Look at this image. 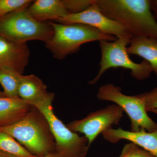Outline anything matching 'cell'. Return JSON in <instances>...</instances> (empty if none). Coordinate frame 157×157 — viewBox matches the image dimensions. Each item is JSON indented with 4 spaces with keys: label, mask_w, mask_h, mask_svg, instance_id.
<instances>
[{
    "label": "cell",
    "mask_w": 157,
    "mask_h": 157,
    "mask_svg": "<svg viewBox=\"0 0 157 157\" xmlns=\"http://www.w3.org/2000/svg\"><path fill=\"white\" fill-rule=\"evenodd\" d=\"M22 74L15 70L0 67V83L4 89L3 96L17 97L18 88Z\"/></svg>",
    "instance_id": "2e32d148"
},
{
    "label": "cell",
    "mask_w": 157,
    "mask_h": 157,
    "mask_svg": "<svg viewBox=\"0 0 157 157\" xmlns=\"http://www.w3.org/2000/svg\"><path fill=\"white\" fill-rule=\"evenodd\" d=\"M101 12L123 25L133 36L157 40V21L150 0H95Z\"/></svg>",
    "instance_id": "6da1fadb"
},
{
    "label": "cell",
    "mask_w": 157,
    "mask_h": 157,
    "mask_svg": "<svg viewBox=\"0 0 157 157\" xmlns=\"http://www.w3.org/2000/svg\"><path fill=\"white\" fill-rule=\"evenodd\" d=\"M29 50L26 43L11 42L0 36V67L22 74L29 62Z\"/></svg>",
    "instance_id": "30bf717a"
},
{
    "label": "cell",
    "mask_w": 157,
    "mask_h": 157,
    "mask_svg": "<svg viewBox=\"0 0 157 157\" xmlns=\"http://www.w3.org/2000/svg\"><path fill=\"white\" fill-rule=\"evenodd\" d=\"M145 105L147 111L157 109V86L148 92L139 94Z\"/></svg>",
    "instance_id": "44dd1931"
},
{
    "label": "cell",
    "mask_w": 157,
    "mask_h": 157,
    "mask_svg": "<svg viewBox=\"0 0 157 157\" xmlns=\"http://www.w3.org/2000/svg\"><path fill=\"white\" fill-rule=\"evenodd\" d=\"M0 151L17 157H38L32 154L14 138L0 131Z\"/></svg>",
    "instance_id": "e0dca14e"
},
{
    "label": "cell",
    "mask_w": 157,
    "mask_h": 157,
    "mask_svg": "<svg viewBox=\"0 0 157 157\" xmlns=\"http://www.w3.org/2000/svg\"><path fill=\"white\" fill-rule=\"evenodd\" d=\"M54 95L34 105L48 121L56 141V152L62 157H86L90 146L85 136L72 132L54 113Z\"/></svg>",
    "instance_id": "8992f818"
},
{
    "label": "cell",
    "mask_w": 157,
    "mask_h": 157,
    "mask_svg": "<svg viewBox=\"0 0 157 157\" xmlns=\"http://www.w3.org/2000/svg\"><path fill=\"white\" fill-rule=\"evenodd\" d=\"M151 9L157 21V0H150Z\"/></svg>",
    "instance_id": "7402d4cb"
},
{
    "label": "cell",
    "mask_w": 157,
    "mask_h": 157,
    "mask_svg": "<svg viewBox=\"0 0 157 157\" xmlns=\"http://www.w3.org/2000/svg\"><path fill=\"white\" fill-rule=\"evenodd\" d=\"M94 0H65L63 1L64 5L70 14H76L84 11L93 3Z\"/></svg>",
    "instance_id": "ffe728a7"
},
{
    "label": "cell",
    "mask_w": 157,
    "mask_h": 157,
    "mask_svg": "<svg viewBox=\"0 0 157 157\" xmlns=\"http://www.w3.org/2000/svg\"><path fill=\"white\" fill-rule=\"evenodd\" d=\"M0 131L16 139L36 156L44 157L56 152L55 140L48 121L34 106L17 122L0 127Z\"/></svg>",
    "instance_id": "7a4b0ae2"
},
{
    "label": "cell",
    "mask_w": 157,
    "mask_h": 157,
    "mask_svg": "<svg viewBox=\"0 0 157 157\" xmlns=\"http://www.w3.org/2000/svg\"><path fill=\"white\" fill-rule=\"evenodd\" d=\"M26 11L31 17L42 22L56 20L69 14L63 1L59 0H37L27 8Z\"/></svg>",
    "instance_id": "5bb4252c"
},
{
    "label": "cell",
    "mask_w": 157,
    "mask_h": 157,
    "mask_svg": "<svg viewBox=\"0 0 157 157\" xmlns=\"http://www.w3.org/2000/svg\"><path fill=\"white\" fill-rule=\"evenodd\" d=\"M119 157H155V156L135 144H127L124 146Z\"/></svg>",
    "instance_id": "d6986e66"
},
{
    "label": "cell",
    "mask_w": 157,
    "mask_h": 157,
    "mask_svg": "<svg viewBox=\"0 0 157 157\" xmlns=\"http://www.w3.org/2000/svg\"><path fill=\"white\" fill-rule=\"evenodd\" d=\"M42 157H62L59 154L55 152L52 153L50 154L45 156Z\"/></svg>",
    "instance_id": "cb8c5ba5"
},
{
    "label": "cell",
    "mask_w": 157,
    "mask_h": 157,
    "mask_svg": "<svg viewBox=\"0 0 157 157\" xmlns=\"http://www.w3.org/2000/svg\"><path fill=\"white\" fill-rule=\"evenodd\" d=\"M33 107L19 97L0 96V127L17 122L24 117Z\"/></svg>",
    "instance_id": "4fadbf2b"
},
{
    "label": "cell",
    "mask_w": 157,
    "mask_h": 157,
    "mask_svg": "<svg viewBox=\"0 0 157 157\" xmlns=\"http://www.w3.org/2000/svg\"><path fill=\"white\" fill-rule=\"evenodd\" d=\"M0 96H3V92H2L1 91H0Z\"/></svg>",
    "instance_id": "484cf974"
},
{
    "label": "cell",
    "mask_w": 157,
    "mask_h": 157,
    "mask_svg": "<svg viewBox=\"0 0 157 157\" xmlns=\"http://www.w3.org/2000/svg\"><path fill=\"white\" fill-rule=\"evenodd\" d=\"M53 29L51 39L46 46L56 58L63 59L75 53L87 42L106 41L112 42L116 37L107 35L90 26L80 24L63 25L49 21Z\"/></svg>",
    "instance_id": "3957f363"
},
{
    "label": "cell",
    "mask_w": 157,
    "mask_h": 157,
    "mask_svg": "<svg viewBox=\"0 0 157 157\" xmlns=\"http://www.w3.org/2000/svg\"><path fill=\"white\" fill-rule=\"evenodd\" d=\"M54 34L49 22L37 21L31 17L26 9L0 18V36L15 43H26L30 40L49 41Z\"/></svg>",
    "instance_id": "5b68a950"
},
{
    "label": "cell",
    "mask_w": 157,
    "mask_h": 157,
    "mask_svg": "<svg viewBox=\"0 0 157 157\" xmlns=\"http://www.w3.org/2000/svg\"><path fill=\"white\" fill-rule=\"evenodd\" d=\"M101 134L104 139L110 143H116L122 139L129 140L157 157V129L151 132H146L145 130L133 132L121 128H111Z\"/></svg>",
    "instance_id": "8fae6325"
},
{
    "label": "cell",
    "mask_w": 157,
    "mask_h": 157,
    "mask_svg": "<svg viewBox=\"0 0 157 157\" xmlns=\"http://www.w3.org/2000/svg\"><path fill=\"white\" fill-rule=\"evenodd\" d=\"M98 100L115 103L125 111L131 121V131L145 130L153 132L157 129V123L147 115L144 102L139 95L124 94L120 87L112 83L101 86L97 94Z\"/></svg>",
    "instance_id": "52a82bcc"
},
{
    "label": "cell",
    "mask_w": 157,
    "mask_h": 157,
    "mask_svg": "<svg viewBox=\"0 0 157 157\" xmlns=\"http://www.w3.org/2000/svg\"><path fill=\"white\" fill-rule=\"evenodd\" d=\"M132 38L124 37L112 42H99L101 54L100 69L95 77L89 82L90 84H96L107 70L113 68L130 70L131 75L138 80H144L149 77L153 71L148 62L144 60L137 63L129 57L127 47Z\"/></svg>",
    "instance_id": "277c9868"
},
{
    "label": "cell",
    "mask_w": 157,
    "mask_h": 157,
    "mask_svg": "<svg viewBox=\"0 0 157 157\" xmlns=\"http://www.w3.org/2000/svg\"><path fill=\"white\" fill-rule=\"evenodd\" d=\"M0 157H17L13 155L10 154L8 153L2 151H0Z\"/></svg>",
    "instance_id": "603a6c76"
},
{
    "label": "cell",
    "mask_w": 157,
    "mask_h": 157,
    "mask_svg": "<svg viewBox=\"0 0 157 157\" xmlns=\"http://www.w3.org/2000/svg\"><path fill=\"white\" fill-rule=\"evenodd\" d=\"M56 21L63 25L80 24L90 26L117 39L124 37H133L123 25L103 14L95 0L93 1L92 5L84 11L76 14L69 13Z\"/></svg>",
    "instance_id": "9c48e42d"
},
{
    "label": "cell",
    "mask_w": 157,
    "mask_h": 157,
    "mask_svg": "<svg viewBox=\"0 0 157 157\" xmlns=\"http://www.w3.org/2000/svg\"><path fill=\"white\" fill-rule=\"evenodd\" d=\"M127 52L129 55L138 56L148 62L157 77V40L144 37H132Z\"/></svg>",
    "instance_id": "9a60e30c"
},
{
    "label": "cell",
    "mask_w": 157,
    "mask_h": 157,
    "mask_svg": "<svg viewBox=\"0 0 157 157\" xmlns=\"http://www.w3.org/2000/svg\"><path fill=\"white\" fill-rule=\"evenodd\" d=\"M46 85L40 78L34 75L21 76L18 88V96L34 106L53 95L47 92Z\"/></svg>",
    "instance_id": "7c38bea8"
},
{
    "label": "cell",
    "mask_w": 157,
    "mask_h": 157,
    "mask_svg": "<svg viewBox=\"0 0 157 157\" xmlns=\"http://www.w3.org/2000/svg\"><path fill=\"white\" fill-rule=\"evenodd\" d=\"M124 112L120 107L112 104L91 113L82 119L73 121L67 126L75 133L84 134L90 146L99 134L119 124Z\"/></svg>",
    "instance_id": "ba28073f"
},
{
    "label": "cell",
    "mask_w": 157,
    "mask_h": 157,
    "mask_svg": "<svg viewBox=\"0 0 157 157\" xmlns=\"http://www.w3.org/2000/svg\"><path fill=\"white\" fill-rule=\"evenodd\" d=\"M32 2L30 0H0V18L27 9Z\"/></svg>",
    "instance_id": "ac0fdd59"
},
{
    "label": "cell",
    "mask_w": 157,
    "mask_h": 157,
    "mask_svg": "<svg viewBox=\"0 0 157 157\" xmlns=\"http://www.w3.org/2000/svg\"><path fill=\"white\" fill-rule=\"evenodd\" d=\"M150 111L151 112L154 113H155L156 114H157V109H152Z\"/></svg>",
    "instance_id": "d4e9b609"
}]
</instances>
